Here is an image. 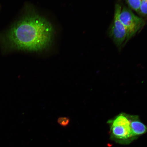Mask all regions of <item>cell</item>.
<instances>
[{"label": "cell", "instance_id": "1", "mask_svg": "<svg viewBox=\"0 0 147 147\" xmlns=\"http://www.w3.org/2000/svg\"><path fill=\"white\" fill-rule=\"evenodd\" d=\"M54 35V29L50 22L36 13L32 12L12 28L7 38L15 49L37 51L49 47Z\"/></svg>", "mask_w": 147, "mask_h": 147}, {"label": "cell", "instance_id": "5", "mask_svg": "<svg viewBox=\"0 0 147 147\" xmlns=\"http://www.w3.org/2000/svg\"><path fill=\"white\" fill-rule=\"evenodd\" d=\"M129 119L132 133L136 138L147 133V126L140 120L138 116L129 115Z\"/></svg>", "mask_w": 147, "mask_h": 147}, {"label": "cell", "instance_id": "6", "mask_svg": "<svg viewBox=\"0 0 147 147\" xmlns=\"http://www.w3.org/2000/svg\"><path fill=\"white\" fill-rule=\"evenodd\" d=\"M125 1L128 6L138 13L141 0H125Z\"/></svg>", "mask_w": 147, "mask_h": 147}, {"label": "cell", "instance_id": "2", "mask_svg": "<svg viewBox=\"0 0 147 147\" xmlns=\"http://www.w3.org/2000/svg\"><path fill=\"white\" fill-rule=\"evenodd\" d=\"M119 18L127 33L126 42L135 35L144 25V20L136 15L126 7L121 9Z\"/></svg>", "mask_w": 147, "mask_h": 147}, {"label": "cell", "instance_id": "4", "mask_svg": "<svg viewBox=\"0 0 147 147\" xmlns=\"http://www.w3.org/2000/svg\"><path fill=\"white\" fill-rule=\"evenodd\" d=\"M112 139L121 144H128L136 138L132 133L130 126H110Z\"/></svg>", "mask_w": 147, "mask_h": 147}, {"label": "cell", "instance_id": "3", "mask_svg": "<svg viewBox=\"0 0 147 147\" xmlns=\"http://www.w3.org/2000/svg\"><path fill=\"white\" fill-rule=\"evenodd\" d=\"M121 9L120 5L118 3L115 5L114 17L109 32L110 36L119 49L125 43L127 38L126 29L119 19V15Z\"/></svg>", "mask_w": 147, "mask_h": 147}, {"label": "cell", "instance_id": "7", "mask_svg": "<svg viewBox=\"0 0 147 147\" xmlns=\"http://www.w3.org/2000/svg\"><path fill=\"white\" fill-rule=\"evenodd\" d=\"M143 17L147 16V0H141L138 13Z\"/></svg>", "mask_w": 147, "mask_h": 147}, {"label": "cell", "instance_id": "8", "mask_svg": "<svg viewBox=\"0 0 147 147\" xmlns=\"http://www.w3.org/2000/svg\"><path fill=\"white\" fill-rule=\"evenodd\" d=\"M57 122L60 125L66 127L69 124L70 119L67 117H60L58 119Z\"/></svg>", "mask_w": 147, "mask_h": 147}]
</instances>
